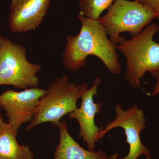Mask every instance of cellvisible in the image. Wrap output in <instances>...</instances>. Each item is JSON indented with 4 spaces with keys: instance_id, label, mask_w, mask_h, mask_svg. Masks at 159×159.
<instances>
[{
    "instance_id": "6da1fadb",
    "label": "cell",
    "mask_w": 159,
    "mask_h": 159,
    "mask_svg": "<svg viewBox=\"0 0 159 159\" xmlns=\"http://www.w3.org/2000/svg\"><path fill=\"white\" fill-rule=\"evenodd\" d=\"M81 28L77 35H69L66 38L62 54L65 68L76 72L84 66L87 57L93 55L104 64L112 75L121 70V65L116 52V46L107 37L105 29L99 20L86 17L81 13L77 15Z\"/></svg>"
},
{
    "instance_id": "7a4b0ae2",
    "label": "cell",
    "mask_w": 159,
    "mask_h": 159,
    "mask_svg": "<svg viewBox=\"0 0 159 159\" xmlns=\"http://www.w3.org/2000/svg\"><path fill=\"white\" fill-rule=\"evenodd\" d=\"M159 31L158 24H149L138 35L116 46L126 59L125 77L134 88L141 89V80L146 72L155 78L159 76V43L153 40Z\"/></svg>"
},
{
    "instance_id": "3957f363",
    "label": "cell",
    "mask_w": 159,
    "mask_h": 159,
    "mask_svg": "<svg viewBox=\"0 0 159 159\" xmlns=\"http://www.w3.org/2000/svg\"><path fill=\"white\" fill-rule=\"evenodd\" d=\"M80 93L81 86L69 82L67 75L57 77L50 83L45 94L40 99L34 117L25 131L29 132L45 122L58 127L61 118L77 108Z\"/></svg>"
},
{
    "instance_id": "277c9868",
    "label": "cell",
    "mask_w": 159,
    "mask_h": 159,
    "mask_svg": "<svg viewBox=\"0 0 159 159\" xmlns=\"http://www.w3.org/2000/svg\"><path fill=\"white\" fill-rule=\"evenodd\" d=\"M157 17L152 10L136 0H117L99 20L111 42L117 45L126 39L121 33L128 32L136 36Z\"/></svg>"
},
{
    "instance_id": "5b68a950",
    "label": "cell",
    "mask_w": 159,
    "mask_h": 159,
    "mask_svg": "<svg viewBox=\"0 0 159 159\" xmlns=\"http://www.w3.org/2000/svg\"><path fill=\"white\" fill-rule=\"evenodd\" d=\"M26 54L25 46L0 36V86L24 89L38 87L41 66L29 62Z\"/></svg>"
},
{
    "instance_id": "8992f818",
    "label": "cell",
    "mask_w": 159,
    "mask_h": 159,
    "mask_svg": "<svg viewBox=\"0 0 159 159\" xmlns=\"http://www.w3.org/2000/svg\"><path fill=\"white\" fill-rule=\"evenodd\" d=\"M115 112L116 116L113 121L107 123L98 133L97 142L113 129L121 127L124 129L129 149L126 156L118 159H138L142 155L150 156V149L142 143L140 138V133L146 128L145 114L142 109L134 104L129 109L124 110L121 105L117 104Z\"/></svg>"
},
{
    "instance_id": "52a82bcc",
    "label": "cell",
    "mask_w": 159,
    "mask_h": 159,
    "mask_svg": "<svg viewBox=\"0 0 159 159\" xmlns=\"http://www.w3.org/2000/svg\"><path fill=\"white\" fill-rule=\"evenodd\" d=\"M46 93V90L36 87L20 92L6 90L0 94V107L6 111L8 123L18 130L24 123L30 122Z\"/></svg>"
},
{
    "instance_id": "ba28073f",
    "label": "cell",
    "mask_w": 159,
    "mask_h": 159,
    "mask_svg": "<svg viewBox=\"0 0 159 159\" xmlns=\"http://www.w3.org/2000/svg\"><path fill=\"white\" fill-rule=\"evenodd\" d=\"M101 82V78L97 77L93 85L89 89L86 83H82L80 85V107L68 114L69 119H76L79 123V138H82L89 150L95 151L97 135L102 129L97 126L95 122V117L101 110L102 103H96L93 100L94 96L97 95V88Z\"/></svg>"
},
{
    "instance_id": "9c48e42d",
    "label": "cell",
    "mask_w": 159,
    "mask_h": 159,
    "mask_svg": "<svg viewBox=\"0 0 159 159\" xmlns=\"http://www.w3.org/2000/svg\"><path fill=\"white\" fill-rule=\"evenodd\" d=\"M50 0H11L9 24L15 33L37 29L45 16Z\"/></svg>"
},
{
    "instance_id": "30bf717a",
    "label": "cell",
    "mask_w": 159,
    "mask_h": 159,
    "mask_svg": "<svg viewBox=\"0 0 159 159\" xmlns=\"http://www.w3.org/2000/svg\"><path fill=\"white\" fill-rule=\"evenodd\" d=\"M59 139L54 152L53 159H107L106 153L102 149L98 151L86 150L75 141L68 129L67 122L61 121L59 126Z\"/></svg>"
},
{
    "instance_id": "8fae6325",
    "label": "cell",
    "mask_w": 159,
    "mask_h": 159,
    "mask_svg": "<svg viewBox=\"0 0 159 159\" xmlns=\"http://www.w3.org/2000/svg\"><path fill=\"white\" fill-rule=\"evenodd\" d=\"M18 130L9 123L0 125V159H33L28 145H20L16 140Z\"/></svg>"
},
{
    "instance_id": "7c38bea8",
    "label": "cell",
    "mask_w": 159,
    "mask_h": 159,
    "mask_svg": "<svg viewBox=\"0 0 159 159\" xmlns=\"http://www.w3.org/2000/svg\"><path fill=\"white\" fill-rule=\"evenodd\" d=\"M117 0H80V13L86 17L99 20L102 11L108 9Z\"/></svg>"
},
{
    "instance_id": "4fadbf2b",
    "label": "cell",
    "mask_w": 159,
    "mask_h": 159,
    "mask_svg": "<svg viewBox=\"0 0 159 159\" xmlns=\"http://www.w3.org/2000/svg\"><path fill=\"white\" fill-rule=\"evenodd\" d=\"M136 1L152 10L157 15V19L159 20V0H136Z\"/></svg>"
},
{
    "instance_id": "5bb4252c",
    "label": "cell",
    "mask_w": 159,
    "mask_h": 159,
    "mask_svg": "<svg viewBox=\"0 0 159 159\" xmlns=\"http://www.w3.org/2000/svg\"><path fill=\"white\" fill-rule=\"evenodd\" d=\"M157 79V82L154 88L153 91L152 93V96H154L159 94V76Z\"/></svg>"
},
{
    "instance_id": "9a60e30c",
    "label": "cell",
    "mask_w": 159,
    "mask_h": 159,
    "mask_svg": "<svg viewBox=\"0 0 159 159\" xmlns=\"http://www.w3.org/2000/svg\"><path fill=\"white\" fill-rule=\"evenodd\" d=\"M118 157H119V154L115 153L107 157V159H118Z\"/></svg>"
},
{
    "instance_id": "2e32d148",
    "label": "cell",
    "mask_w": 159,
    "mask_h": 159,
    "mask_svg": "<svg viewBox=\"0 0 159 159\" xmlns=\"http://www.w3.org/2000/svg\"><path fill=\"white\" fill-rule=\"evenodd\" d=\"M3 122H4V119H3L2 115L1 114V107H0V125L2 124Z\"/></svg>"
},
{
    "instance_id": "e0dca14e",
    "label": "cell",
    "mask_w": 159,
    "mask_h": 159,
    "mask_svg": "<svg viewBox=\"0 0 159 159\" xmlns=\"http://www.w3.org/2000/svg\"><path fill=\"white\" fill-rule=\"evenodd\" d=\"M151 156L150 155L148 156H146V157L144 159H151Z\"/></svg>"
}]
</instances>
